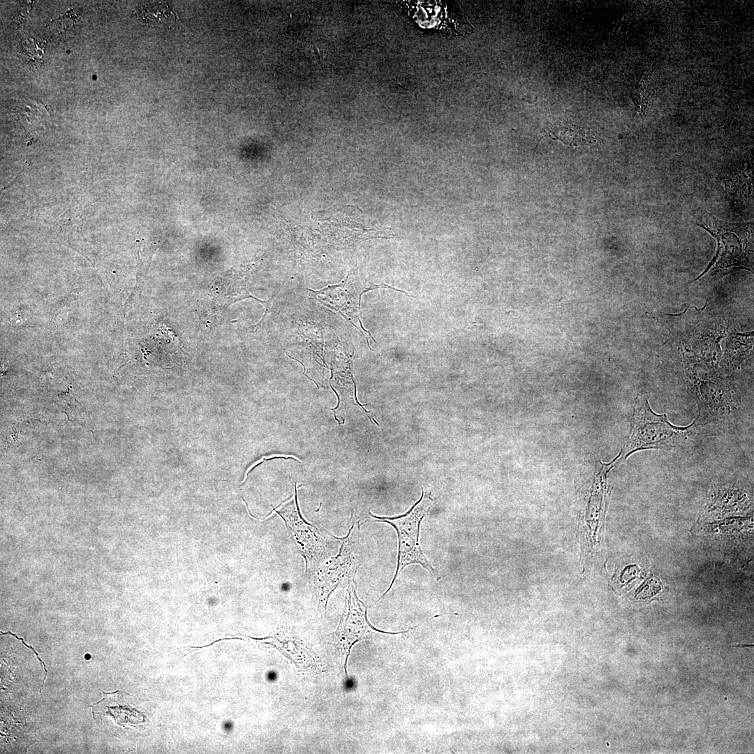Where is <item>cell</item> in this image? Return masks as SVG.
Here are the masks:
<instances>
[{
    "mask_svg": "<svg viewBox=\"0 0 754 754\" xmlns=\"http://www.w3.org/2000/svg\"><path fill=\"white\" fill-rule=\"evenodd\" d=\"M747 495L737 488H723L711 496L707 505L709 512H723L746 506Z\"/></svg>",
    "mask_w": 754,
    "mask_h": 754,
    "instance_id": "cell-7",
    "label": "cell"
},
{
    "mask_svg": "<svg viewBox=\"0 0 754 754\" xmlns=\"http://www.w3.org/2000/svg\"><path fill=\"white\" fill-rule=\"evenodd\" d=\"M276 512L283 520L290 538L305 561V572L311 575L319 562L332 553L337 537L323 533L302 516L296 498L281 510Z\"/></svg>",
    "mask_w": 754,
    "mask_h": 754,
    "instance_id": "cell-4",
    "label": "cell"
},
{
    "mask_svg": "<svg viewBox=\"0 0 754 754\" xmlns=\"http://www.w3.org/2000/svg\"><path fill=\"white\" fill-rule=\"evenodd\" d=\"M696 401L698 415L694 421L698 428L729 423L739 410V401L731 392L721 383L711 380L697 383Z\"/></svg>",
    "mask_w": 754,
    "mask_h": 754,
    "instance_id": "cell-5",
    "label": "cell"
},
{
    "mask_svg": "<svg viewBox=\"0 0 754 754\" xmlns=\"http://www.w3.org/2000/svg\"><path fill=\"white\" fill-rule=\"evenodd\" d=\"M230 727H231V724L230 723H226V729L228 730V729H230Z\"/></svg>",
    "mask_w": 754,
    "mask_h": 754,
    "instance_id": "cell-10",
    "label": "cell"
},
{
    "mask_svg": "<svg viewBox=\"0 0 754 754\" xmlns=\"http://www.w3.org/2000/svg\"><path fill=\"white\" fill-rule=\"evenodd\" d=\"M392 288V290H397V291H399V292L404 293H405V294H406V295H408V296H411V297H415V296H413V295H409V294H408V293H406V292H405V291H404V290H399V289H396V288H393V287H392V286H388V285H387V284H385V283H380V284H372V285H371V286L370 287H369V288H366V289H365L364 290H363V291H362V293H361L360 294V297H359V308H360V306L361 296H362V294H363L364 293H365V292H367V291H369V290H374V289H376V288Z\"/></svg>",
    "mask_w": 754,
    "mask_h": 754,
    "instance_id": "cell-9",
    "label": "cell"
},
{
    "mask_svg": "<svg viewBox=\"0 0 754 754\" xmlns=\"http://www.w3.org/2000/svg\"><path fill=\"white\" fill-rule=\"evenodd\" d=\"M346 592V603L339 625L332 633L334 643L345 656L346 668L353 645L362 639L369 629H375L367 619V607L357 596L355 578L348 581Z\"/></svg>",
    "mask_w": 754,
    "mask_h": 754,
    "instance_id": "cell-6",
    "label": "cell"
},
{
    "mask_svg": "<svg viewBox=\"0 0 754 754\" xmlns=\"http://www.w3.org/2000/svg\"><path fill=\"white\" fill-rule=\"evenodd\" d=\"M698 429L695 421L685 427L672 424L666 414L652 410L646 397L639 396L635 399L628 436L619 453V464L638 451L683 447Z\"/></svg>",
    "mask_w": 754,
    "mask_h": 754,
    "instance_id": "cell-1",
    "label": "cell"
},
{
    "mask_svg": "<svg viewBox=\"0 0 754 754\" xmlns=\"http://www.w3.org/2000/svg\"><path fill=\"white\" fill-rule=\"evenodd\" d=\"M434 503L429 494L424 493L422 487V496L405 514L397 517H380L369 511L371 517L378 522L391 525L396 531L398 540L397 563L392 580L382 596L383 598L395 583L399 572L406 566L417 564L425 569L437 581L440 579L438 572L425 556L420 543V526L423 519L429 513Z\"/></svg>",
    "mask_w": 754,
    "mask_h": 754,
    "instance_id": "cell-3",
    "label": "cell"
},
{
    "mask_svg": "<svg viewBox=\"0 0 754 754\" xmlns=\"http://www.w3.org/2000/svg\"><path fill=\"white\" fill-rule=\"evenodd\" d=\"M348 532L338 538L339 548L336 554H330L317 565L311 575L313 581L312 598L320 612H325L332 593L343 582L355 579L361 565L360 524L352 519Z\"/></svg>",
    "mask_w": 754,
    "mask_h": 754,
    "instance_id": "cell-2",
    "label": "cell"
},
{
    "mask_svg": "<svg viewBox=\"0 0 754 754\" xmlns=\"http://www.w3.org/2000/svg\"><path fill=\"white\" fill-rule=\"evenodd\" d=\"M107 709L106 714L121 727L135 726L145 721V717L141 712L128 706H112Z\"/></svg>",
    "mask_w": 754,
    "mask_h": 754,
    "instance_id": "cell-8",
    "label": "cell"
}]
</instances>
